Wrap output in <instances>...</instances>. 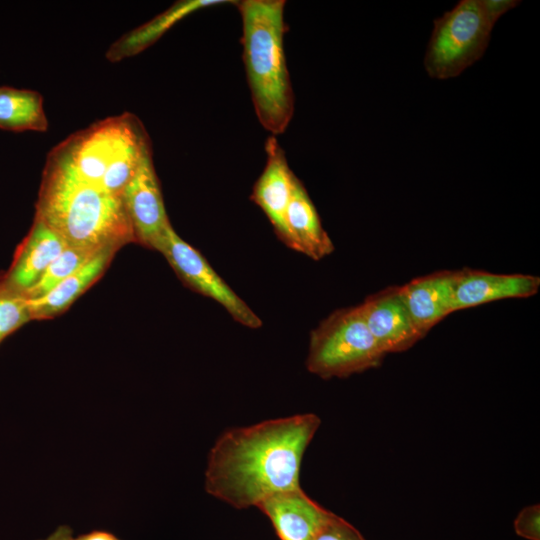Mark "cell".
I'll return each instance as SVG.
<instances>
[{"label": "cell", "instance_id": "1", "mask_svg": "<svg viewBox=\"0 0 540 540\" xmlns=\"http://www.w3.org/2000/svg\"><path fill=\"white\" fill-rule=\"evenodd\" d=\"M320 424L316 414L306 413L223 432L208 454L206 492L245 509L300 487L303 455Z\"/></svg>", "mask_w": 540, "mask_h": 540}, {"label": "cell", "instance_id": "2", "mask_svg": "<svg viewBox=\"0 0 540 540\" xmlns=\"http://www.w3.org/2000/svg\"><path fill=\"white\" fill-rule=\"evenodd\" d=\"M35 216L68 246L101 251L136 242L121 197L85 180L59 144L47 156Z\"/></svg>", "mask_w": 540, "mask_h": 540}, {"label": "cell", "instance_id": "3", "mask_svg": "<svg viewBox=\"0 0 540 540\" xmlns=\"http://www.w3.org/2000/svg\"><path fill=\"white\" fill-rule=\"evenodd\" d=\"M242 20L243 62L255 113L273 136L294 113V93L284 51V0L236 2Z\"/></svg>", "mask_w": 540, "mask_h": 540}, {"label": "cell", "instance_id": "4", "mask_svg": "<svg viewBox=\"0 0 540 540\" xmlns=\"http://www.w3.org/2000/svg\"><path fill=\"white\" fill-rule=\"evenodd\" d=\"M59 145L85 180L121 197L151 142L140 119L125 112L99 120Z\"/></svg>", "mask_w": 540, "mask_h": 540}, {"label": "cell", "instance_id": "5", "mask_svg": "<svg viewBox=\"0 0 540 540\" xmlns=\"http://www.w3.org/2000/svg\"><path fill=\"white\" fill-rule=\"evenodd\" d=\"M359 306L334 311L310 335L306 367L324 378H343L379 366L385 357Z\"/></svg>", "mask_w": 540, "mask_h": 540}, {"label": "cell", "instance_id": "6", "mask_svg": "<svg viewBox=\"0 0 540 540\" xmlns=\"http://www.w3.org/2000/svg\"><path fill=\"white\" fill-rule=\"evenodd\" d=\"M493 27L480 0L459 1L434 21L424 56L428 75L440 80L460 75L482 57Z\"/></svg>", "mask_w": 540, "mask_h": 540}, {"label": "cell", "instance_id": "7", "mask_svg": "<svg viewBox=\"0 0 540 540\" xmlns=\"http://www.w3.org/2000/svg\"><path fill=\"white\" fill-rule=\"evenodd\" d=\"M156 250L163 254L186 285L218 302L237 322L249 328L262 326V321L246 302L216 273L198 250L175 232L171 224Z\"/></svg>", "mask_w": 540, "mask_h": 540}, {"label": "cell", "instance_id": "8", "mask_svg": "<svg viewBox=\"0 0 540 540\" xmlns=\"http://www.w3.org/2000/svg\"><path fill=\"white\" fill-rule=\"evenodd\" d=\"M151 145L121 193V200L132 225L136 242L156 250L171 224L164 206L155 171Z\"/></svg>", "mask_w": 540, "mask_h": 540}, {"label": "cell", "instance_id": "9", "mask_svg": "<svg viewBox=\"0 0 540 540\" xmlns=\"http://www.w3.org/2000/svg\"><path fill=\"white\" fill-rule=\"evenodd\" d=\"M359 307L369 331L385 354L406 351L425 336L411 318L399 286L368 296Z\"/></svg>", "mask_w": 540, "mask_h": 540}, {"label": "cell", "instance_id": "10", "mask_svg": "<svg viewBox=\"0 0 540 540\" xmlns=\"http://www.w3.org/2000/svg\"><path fill=\"white\" fill-rule=\"evenodd\" d=\"M266 165L253 186L251 199L265 213L277 236L292 248L286 224V212L291 199L295 175L291 171L284 150L275 136L265 144Z\"/></svg>", "mask_w": 540, "mask_h": 540}, {"label": "cell", "instance_id": "11", "mask_svg": "<svg viewBox=\"0 0 540 540\" xmlns=\"http://www.w3.org/2000/svg\"><path fill=\"white\" fill-rule=\"evenodd\" d=\"M257 508L269 518L280 540H314L331 514L301 487L275 493Z\"/></svg>", "mask_w": 540, "mask_h": 540}, {"label": "cell", "instance_id": "12", "mask_svg": "<svg viewBox=\"0 0 540 540\" xmlns=\"http://www.w3.org/2000/svg\"><path fill=\"white\" fill-rule=\"evenodd\" d=\"M66 246V242L54 230L35 216L28 235L18 246L10 268L0 276V282L25 295Z\"/></svg>", "mask_w": 540, "mask_h": 540}, {"label": "cell", "instance_id": "13", "mask_svg": "<svg viewBox=\"0 0 540 540\" xmlns=\"http://www.w3.org/2000/svg\"><path fill=\"white\" fill-rule=\"evenodd\" d=\"M540 278L526 274H495L474 269L455 271L453 310L506 298L535 295Z\"/></svg>", "mask_w": 540, "mask_h": 540}, {"label": "cell", "instance_id": "14", "mask_svg": "<svg viewBox=\"0 0 540 540\" xmlns=\"http://www.w3.org/2000/svg\"><path fill=\"white\" fill-rule=\"evenodd\" d=\"M454 279L455 271H441L399 286L411 318L424 335L454 312Z\"/></svg>", "mask_w": 540, "mask_h": 540}, {"label": "cell", "instance_id": "15", "mask_svg": "<svg viewBox=\"0 0 540 540\" xmlns=\"http://www.w3.org/2000/svg\"><path fill=\"white\" fill-rule=\"evenodd\" d=\"M286 224L292 240V249L316 261L334 250V245L321 224L312 200L297 177L294 179L286 212Z\"/></svg>", "mask_w": 540, "mask_h": 540}, {"label": "cell", "instance_id": "16", "mask_svg": "<svg viewBox=\"0 0 540 540\" xmlns=\"http://www.w3.org/2000/svg\"><path fill=\"white\" fill-rule=\"evenodd\" d=\"M231 3L228 0H181L173 3L141 26L130 30L110 45L106 58L119 62L135 56L158 41L170 28L188 15L209 6Z\"/></svg>", "mask_w": 540, "mask_h": 540}, {"label": "cell", "instance_id": "17", "mask_svg": "<svg viewBox=\"0 0 540 540\" xmlns=\"http://www.w3.org/2000/svg\"><path fill=\"white\" fill-rule=\"evenodd\" d=\"M117 250L107 249L62 280L44 295L27 299L31 320H43L65 311L104 273Z\"/></svg>", "mask_w": 540, "mask_h": 540}, {"label": "cell", "instance_id": "18", "mask_svg": "<svg viewBox=\"0 0 540 540\" xmlns=\"http://www.w3.org/2000/svg\"><path fill=\"white\" fill-rule=\"evenodd\" d=\"M47 128L43 97L39 92L0 86V129L45 132Z\"/></svg>", "mask_w": 540, "mask_h": 540}, {"label": "cell", "instance_id": "19", "mask_svg": "<svg viewBox=\"0 0 540 540\" xmlns=\"http://www.w3.org/2000/svg\"><path fill=\"white\" fill-rule=\"evenodd\" d=\"M102 251L104 250L98 251L67 245L49 265L40 280L25 293V296L27 299H34L44 295Z\"/></svg>", "mask_w": 540, "mask_h": 540}, {"label": "cell", "instance_id": "20", "mask_svg": "<svg viewBox=\"0 0 540 540\" xmlns=\"http://www.w3.org/2000/svg\"><path fill=\"white\" fill-rule=\"evenodd\" d=\"M30 320L27 297L0 282V344Z\"/></svg>", "mask_w": 540, "mask_h": 540}, {"label": "cell", "instance_id": "21", "mask_svg": "<svg viewBox=\"0 0 540 540\" xmlns=\"http://www.w3.org/2000/svg\"><path fill=\"white\" fill-rule=\"evenodd\" d=\"M314 540H366L352 524L331 512Z\"/></svg>", "mask_w": 540, "mask_h": 540}, {"label": "cell", "instance_id": "22", "mask_svg": "<svg viewBox=\"0 0 540 540\" xmlns=\"http://www.w3.org/2000/svg\"><path fill=\"white\" fill-rule=\"evenodd\" d=\"M514 530L527 540H540V505L524 507L514 520Z\"/></svg>", "mask_w": 540, "mask_h": 540}, {"label": "cell", "instance_id": "23", "mask_svg": "<svg viewBox=\"0 0 540 540\" xmlns=\"http://www.w3.org/2000/svg\"><path fill=\"white\" fill-rule=\"evenodd\" d=\"M480 2L487 17L494 25L503 14L520 3L517 0H480Z\"/></svg>", "mask_w": 540, "mask_h": 540}, {"label": "cell", "instance_id": "24", "mask_svg": "<svg viewBox=\"0 0 540 540\" xmlns=\"http://www.w3.org/2000/svg\"><path fill=\"white\" fill-rule=\"evenodd\" d=\"M71 540H121L110 532L95 530L78 537H72Z\"/></svg>", "mask_w": 540, "mask_h": 540}, {"label": "cell", "instance_id": "25", "mask_svg": "<svg viewBox=\"0 0 540 540\" xmlns=\"http://www.w3.org/2000/svg\"><path fill=\"white\" fill-rule=\"evenodd\" d=\"M73 537L72 530L68 526H59L47 538L41 540H71Z\"/></svg>", "mask_w": 540, "mask_h": 540}]
</instances>
